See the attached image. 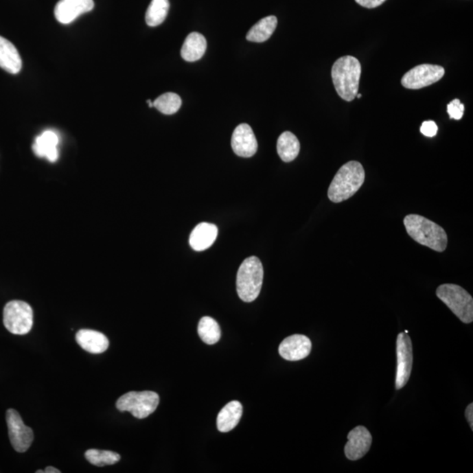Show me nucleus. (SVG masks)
I'll use <instances>...</instances> for the list:
<instances>
[{"mask_svg":"<svg viewBox=\"0 0 473 473\" xmlns=\"http://www.w3.org/2000/svg\"><path fill=\"white\" fill-rule=\"evenodd\" d=\"M242 414L243 407L240 402L233 401L228 403L218 415V430L223 433L233 430L239 424Z\"/></svg>","mask_w":473,"mask_h":473,"instance_id":"obj_18","label":"nucleus"},{"mask_svg":"<svg viewBox=\"0 0 473 473\" xmlns=\"http://www.w3.org/2000/svg\"><path fill=\"white\" fill-rule=\"evenodd\" d=\"M93 0H60L55 8V16L60 23L68 25L79 16L94 8Z\"/></svg>","mask_w":473,"mask_h":473,"instance_id":"obj_14","label":"nucleus"},{"mask_svg":"<svg viewBox=\"0 0 473 473\" xmlns=\"http://www.w3.org/2000/svg\"><path fill=\"white\" fill-rule=\"evenodd\" d=\"M170 1L168 0H152L146 12V22L149 27H157L166 20Z\"/></svg>","mask_w":473,"mask_h":473,"instance_id":"obj_24","label":"nucleus"},{"mask_svg":"<svg viewBox=\"0 0 473 473\" xmlns=\"http://www.w3.org/2000/svg\"><path fill=\"white\" fill-rule=\"evenodd\" d=\"M3 322L12 334L26 335L33 327V309L23 301H9L4 308Z\"/></svg>","mask_w":473,"mask_h":473,"instance_id":"obj_7","label":"nucleus"},{"mask_svg":"<svg viewBox=\"0 0 473 473\" xmlns=\"http://www.w3.org/2000/svg\"><path fill=\"white\" fill-rule=\"evenodd\" d=\"M365 178L364 168L358 161H351L343 165L329 187V199L338 204L351 198L363 185Z\"/></svg>","mask_w":473,"mask_h":473,"instance_id":"obj_2","label":"nucleus"},{"mask_svg":"<svg viewBox=\"0 0 473 473\" xmlns=\"http://www.w3.org/2000/svg\"><path fill=\"white\" fill-rule=\"evenodd\" d=\"M6 422L12 447L17 452H26L33 443V430L25 425L20 414L12 408L6 412Z\"/></svg>","mask_w":473,"mask_h":473,"instance_id":"obj_9","label":"nucleus"},{"mask_svg":"<svg viewBox=\"0 0 473 473\" xmlns=\"http://www.w3.org/2000/svg\"><path fill=\"white\" fill-rule=\"evenodd\" d=\"M345 446L346 458L351 461L363 458L369 452L373 437L366 427L358 426L349 432Z\"/></svg>","mask_w":473,"mask_h":473,"instance_id":"obj_11","label":"nucleus"},{"mask_svg":"<svg viewBox=\"0 0 473 473\" xmlns=\"http://www.w3.org/2000/svg\"><path fill=\"white\" fill-rule=\"evenodd\" d=\"M361 65L354 56H346L336 60L332 69L335 90L343 100L351 102L356 97L360 85Z\"/></svg>","mask_w":473,"mask_h":473,"instance_id":"obj_3","label":"nucleus"},{"mask_svg":"<svg viewBox=\"0 0 473 473\" xmlns=\"http://www.w3.org/2000/svg\"><path fill=\"white\" fill-rule=\"evenodd\" d=\"M355 1L366 8H376L378 6L382 5L387 0H355Z\"/></svg>","mask_w":473,"mask_h":473,"instance_id":"obj_29","label":"nucleus"},{"mask_svg":"<svg viewBox=\"0 0 473 473\" xmlns=\"http://www.w3.org/2000/svg\"><path fill=\"white\" fill-rule=\"evenodd\" d=\"M43 472L45 473V472L41 471V470H38V471L36 472V473H43Z\"/></svg>","mask_w":473,"mask_h":473,"instance_id":"obj_34","label":"nucleus"},{"mask_svg":"<svg viewBox=\"0 0 473 473\" xmlns=\"http://www.w3.org/2000/svg\"><path fill=\"white\" fill-rule=\"evenodd\" d=\"M0 68L11 74H18L22 68L20 54L14 44L0 36Z\"/></svg>","mask_w":473,"mask_h":473,"instance_id":"obj_17","label":"nucleus"},{"mask_svg":"<svg viewBox=\"0 0 473 473\" xmlns=\"http://www.w3.org/2000/svg\"><path fill=\"white\" fill-rule=\"evenodd\" d=\"M277 23V18L275 16H268L262 19L247 33V41L253 43H264L273 36Z\"/></svg>","mask_w":473,"mask_h":473,"instance_id":"obj_21","label":"nucleus"},{"mask_svg":"<svg viewBox=\"0 0 473 473\" xmlns=\"http://www.w3.org/2000/svg\"><path fill=\"white\" fill-rule=\"evenodd\" d=\"M59 139L56 133L52 131H46L39 137H37L33 146L34 154L39 157H46L47 160L55 163L58 159V145Z\"/></svg>","mask_w":473,"mask_h":473,"instance_id":"obj_20","label":"nucleus"},{"mask_svg":"<svg viewBox=\"0 0 473 473\" xmlns=\"http://www.w3.org/2000/svg\"><path fill=\"white\" fill-rule=\"evenodd\" d=\"M160 397L153 391L129 392L120 397L116 407L120 412H130L138 419L147 418L157 411Z\"/></svg>","mask_w":473,"mask_h":473,"instance_id":"obj_6","label":"nucleus"},{"mask_svg":"<svg viewBox=\"0 0 473 473\" xmlns=\"http://www.w3.org/2000/svg\"><path fill=\"white\" fill-rule=\"evenodd\" d=\"M198 335L205 344H217L221 338V329L217 321L211 316H205L200 320Z\"/></svg>","mask_w":473,"mask_h":473,"instance_id":"obj_23","label":"nucleus"},{"mask_svg":"<svg viewBox=\"0 0 473 473\" xmlns=\"http://www.w3.org/2000/svg\"><path fill=\"white\" fill-rule=\"evenodd\" d=\"M264 270L262 262L255 256L249 257L240 265L237 275V292L241 300L251 303L262 290Z\"/></svg>","mask_w":473,"mask_h":473,"instance_id":"obj_4","label":"nucleus"},{"mask_svg":"<svg viewBox=\"0 0 473 473\" xmlns=\"http://www.w3.org/2000/svg\"><path fill=\"white\" fill-rule=\"evenodd\" d=\"M300 148V142L294 133L284 132L278 139V154L285 163L293 161L299 154Z\"/></svg>","mask_w":473,"mask_h":473,"instance_id":"obj_22","label":"nucleus"},{"mask_svg":"<svg viewBox=\"0 0 473 473\" xmlns=\"http://www.w3.org/2000/svg\"><path fill=\"white\" fill-rule=\"evenodd\" d=\"M463 112H465V106L460 102L459 100H454L447 106V113H449L450 119H461Z\"/></svg>","mask_w":473,"mask_h":473,"instance_id":"obj_27","label":"nucleus"},{"mask_svg":"<svg viewBox=\"0 0 473 473\" xmlns=\"http://www.w3.org/2000/svg\"><path fill=\"white\" fill-rule=\"evenodd\" d=\"M231 148L238 157L249 158L256 154L258 142L249 125L241 124L235 128L231 137Z\"/></svg>","mask_w":473,"mask_h":473,"instance_id":"obj_12","label":"nucleus"},{"mask_svg":"<svg viewBox=\"0 0 473 473\" xmlns=\"http://www.w3.org/2000/svg\"><path fill=\"white\" fill-rule=\"evenodd\" d=\"M154 107L157 108L159 112L166 114V115H172L178 112L181 106H182V98L179 95L172 93V92H168L161 95L153 102Z\"/></svg>","mask_w":473,"mask_h":473,"instance_id":"obj_25","label":"nucleus"},{"mask_svg":"<svg viewBox=\"0 0 473 473\" xmlns=\"http://www.w3.org/2000/svg\"><path fill=\"white\" fill-rule=\"evenodd\" d=\"M443 67L432 65H422L413 68L402 78L403 87L411 90L430 86L442 79L444 76Z\"/></svg>","mask_w":473,"mask_h":473,"instance_id":"obj_10","label":"nucleus"},{"mask_svg":"<svg viewBox=\"0 0 473 473\" xmlns=\"http://www.w3.org/2000/svg\"><path fill=\"white\" fill-rule=\"evenodd\" d=\"M397 371L395 389H402L408 383L413 367V346L407 333H400L396 341Z\"/></svg>","mask_w":473,"mask_h":473,"instance_id":"obj_8","label":"nucleus"},{"mask_svg":"<svg viewBox=\"0 0 473 473\" xmlns=\"http://www.w3.org/2000/svg\"><path fill=\"white\" fill-rule=\"evenodd\" d=\"M403 223L409 236L422 246L438 253L446 251L448 236L446 231L440 225L417 214L406 216Z\"/></svg>","mask_w":473,"mask_h":473,"instance_id":"obj_1","label":"nucleus"},{"mask_svg":"<svg viewBox=\"0 0 473 473\" xmlns=\"http://www.w3.org/2000/svg\"><path fill=\"white\" fill-rule=\"evenodd\" d=\"M44 472H45V473H61L60 470L52 468V466H49V468H47Z\"/></svg>","mask_w":473,"mask_h":473,"instance_id":"obj_31","label":"nucleus"},{"mask_svg":"<svg viewBox=\"0 0 473 473\" xmlns=\"http://www.w3.org/2000/svg\"><path fill=\"white\" fill-rule=\"evenodd\" d=\"M207 49V41L203 34L194 32L184 41L181 56L187 62H196L204 56Z\"/></svg>","mask_w":473,"mask_h":473,"instance_id":"obj_19","label":"nucleus"},{"mask_svg":"<svg viewBox=\"0 0 473 473\" xmlns=\"http://www.w3.org/2000/svg\"><path fill=\"white\" fill-rule=\"evenodd\" d=\"M356 97H357L358 98H361L362 95H361L360 93H358Z\"/></svg>","mask_w":473,"mask_h":473,"instance_id":"obj_33","label":"nucleus"},{"mask_svg":"<svg viewBox=\"0 0 473 473\" xmlns=\"http://www.w3.org/2000/svg\"><path fill=\"white\" fill-rule=\"evenodd\" d=\"M465 417L468 419L470 427H471L472 430H473V404L468 405V407L465 409Z\"/></svg>","mask_w":473,"mask_h":473,"instance_id":"obj_30","label":"nucleus"},{"mask_svg":"<svg viewBox=\"0 0 473 473\" xmlns=\"http://www.w3.org/2000/svg\"><path fill=\"white\" fill-rule=\"evenodd\" d=\"M218 233V227L214 224H199L194 228L192 234H190V246L198 252L208 249L217 240Z\"/></svg>","mask_w":473,"mask_h":473,"instance_id":"obj_16","label":"nucleus"},{"mask_svg":"<svg viewBox=\"0 0 473 473\" xmlns=\"http://www.w3.org/2000/svg\"><path fill=\"white\" fill-rule=\"evenodd\" d=\"M85 458L91 465L102 468V466L115 465L119 461L120 455L110 450L91 449L85 452Z\"/></svg>","mask_w":473,"mask_h":473,"instance_id":"obj_26","label":"nucleus"},{"mask_svg":"<svg viewBox=\"0 0 473 473\" xmlns=\"http://www.w3.org/2000/svg\"><path fill=\"white\" fill-rule=\"evenodd\" d=\"M312 344L306 336L295 334L288 336L279 346V354L286 360L298 361L309 356Z\"/></svg>","mask_w":473,"mask_h":473,"instance_id":"obj_13","label":"nucleus"},{"mask_svg":"<svg viewBox=\"0 0 473 473\" xmlns=\"http://www.w3.org/2000/svg\"><path fill=\"white\" fill-rule=\"evenodd\" d=\"M437 297L463 323L473 321V299L468 291L456 284H443L437 290Z\"/></svg>","mask_w":473,"mask_h":473,"instance_id":"obj_5","label":"nucleus"},{"mask_svg":"<svg viewBox=\"0 0 473 473\" xmlns=\"http://www.w3.org/2000/svg\"><path fill=\"white\" fill-rule=\"evenodd\" d=\"M147 103L148 104L149 107H154V104L152 103L151 100H148Z\"/></svg>","mask_w":473,"mask_h":473,"instance_id":"obj_32","label":"nucleus"},{"mask_svg":"<svg viewBox=\"0 0 473 473\" xmlns=\"http://www.w3.org/2000/svg\"><path fill=\"white\" fill-rule=\"evenodd\" d=\"M76 341L84 351L93 354H100L109 348L107 336L93 330H80L76 335Z\"/></svg>","mask_w":473,"mask_h":473,"instance_id":"obj_15","label":"nucleus"},{"mask_svg":"<svg viewBox=\"0 0 473 473\" xmlns=\"http://www.w3.org/2000/svg\"><path fill=\"white\" fill-rule=\"evenodd\" d=\"M437 126L434 122H424L421 126L420 131L426 137H434L437 133Z\"/></svg>","mask_w":473,"mask_h":473,"instance_id":"obj_28","label":"nucleus"}]
</instances>
